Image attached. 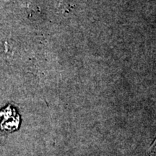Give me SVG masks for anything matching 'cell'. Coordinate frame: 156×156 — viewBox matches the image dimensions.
I'll list each match as a JSON object with an SVG mask.
<instances>
[{
    "label": "cell",
    "instance_id": "obj_1",
    "mask_svg": "<svg viewBox=\"0 0 156 156\" xmlns=\"http://www.w3.org/2000/svg\"><path fill=\"white\" fill-rule=\"evenodd\" d=\"M20 116L15 108L9 106L0 112V129L3 132H13L19 127Z\"/></svg>",
    "mask_w": 156,
    "mask_h": 156
}]
</instances>
